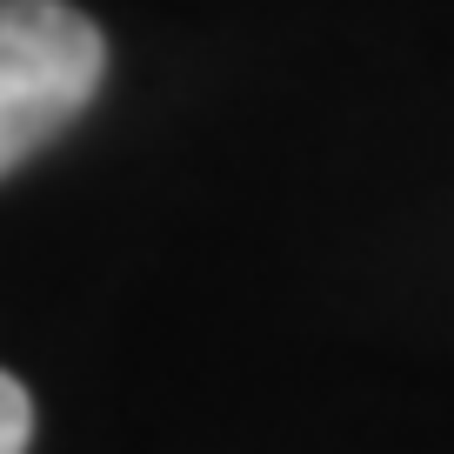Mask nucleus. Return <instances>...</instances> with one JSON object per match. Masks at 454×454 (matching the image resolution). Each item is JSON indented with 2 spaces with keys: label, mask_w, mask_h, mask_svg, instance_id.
I'll return each instance as SVG.
<instances>
[{
  "label": "nucleus",
  "mask_w": 454,
  "mask_h": 454,
  "mask_svg": "<svg viewBox=\"0 0 454 454\" xmlns=\"http://www.w3.org/2000/svg\"><path fill=\"white\" fill-rule=\"evenodd\" d=\"M27 434H34V401L14 374L0 368V454H27Z\"/></svg>",
  "instance_id": "f03ea898"
},
{
  "label": "nucleus",
  "mask_w": 454,
  "mask_h": 454,
  "mask_svg": "<svg viewBox=\"0 0 454 454\" xmlns=\"http://www.w3.org/2000/svg\"><path fill=\"white\" fill-rule=\"evenodd\" d=\"M107 41L67 0H0V181L100 94Z\"/></svg>",
  "instance_id": "f257e3e1"
}]
</instances>
